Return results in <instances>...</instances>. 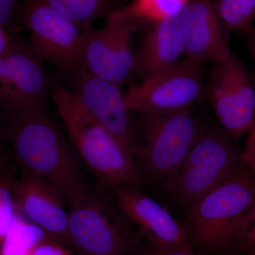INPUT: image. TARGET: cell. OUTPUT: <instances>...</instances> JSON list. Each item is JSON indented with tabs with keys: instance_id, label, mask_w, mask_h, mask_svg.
<instances>
[{
	"instance_id": "1",
	"label": "cell",
	"mask_w": 255,
	"mask_h": 255,
	"mask_svg": "<svg viewBox=\"0 0 255 255\" xmlns=\"http://www.w3.org/2000/svg\"><path fill=\"white\" fill-rule=\"evenodd\" d=\"M6 143L18 171L43 178L56 187L68 206L91 186L47 105L7 116Z\"/></svg>"
},
{
	"instance_id": "2",
	"label": "cell",
	"mask_w": 255,
	"mask_h": 255,
	"mask_svg": "<svg viewBox=\"0 0 255 255\" xmlns=\"http://www.w3.org/2000/svg\"><path fill=\"white\" fill-rule=\"evenodd\" d=\"M50 96L70 143L102 185L113 190L123 185L145 184L132 152L92 117L68 87L54 81Z\"/></svg>"
},
{
	"instance_id": "3",
	"label": "cell",
	"mask_w": 255,
	"mask_h": 255,
	"mask_svg": "<svg viewBox=\"0 0 255 255\" xmlns=\"http://www.w3.org/2000/svg\"><path fill=\"white\" fill-rule=\"evenodd\" d=\"M255 217V177L243 163L232 177L189 208V235L207 253L236 252Z\"/></svg>"
},
{
	"instance_id": "4",
	"label": "cell",
	"mask_w": 255,
	"mask_h": 255,
	"mask_svg": "<svg viewBox=\"0 0 255 255\" xmlns=\"http://www.w3.org/2000/svg\"><path fill=\"white\" fill-rule=\"evenodd\" d=\"M135 114L132 154L145 182H164L184 162L201 124L189 109Z\"/></svg>"
},
{
	"instance_id": "5",
	"label": "cell",
	"mask_w": 255,
	"mask_h": 255,
	"mask_svg": "<svg viewBox=\"0 0 255 255\" xmlns=\"http://www.w3.org/2000/svg\"><path fill=\"white\" fill-rule=\"evenodd\" d=\"M231 138L225 130L201 124L184 162L164 181L172 199L190 208L241 169L242 154Z\"/></svg>"
},
{
	"instance_id": "6",
	"label": "cell",
	"mask_w": 255,
	"mask_h": 255,
	"mask_svg": "<svg viewBox=\"0 0 255 255\" xmlns=\"http://www.w3.org/2000/svg\"><path fill=\"white\" fill-rule=\"evenodd\" d=\"M68 243L78 255H125L134 225L112 196L91 187L68 206Z\"/></svg>"
},
{
	"instance_id": "7",
	"label": "cell",
	"mask_w": 255,
	"mask_h": 255,
	"mask_svg": "<svg viewBox=\"0 0 255 255\" xmlns=\"http://www.w3.org/2000/svg\"><path fill=\"white\" fill-rule=\"evenodd\" d=\"M22 22L40 61L53 65L61 78L82 70L84 42L92 23L70 20L39 0H23Z\"/></svg>"
},
{
	"instance_id": "8",
	"label": "cell",
	"mask_w": 255,
	"mask_h": 255,
	"mask_svg": "<svg viewBox=\"0 0 255 255\" xmlns=\"http://www.w3.org/2000/svg\"><path fill=\"white\" fill-rule=\"evenodd\" d=\"M205 97L201 63L187 58L132 84L124 93L126 107L131 113L189 109Z\"/></svg>"
},
{
	"instance_id": "9",
	"label": "cell",
	"mask_w": 255,
	"mask_h": 255,
	"mask_svg": "<svg viewBox=\"0 0 255 255\" xmlns=\"http://www.w3.org/2000/svg\"><path fill=\"white\" fill-rule=\"evenodd\" d=\"M206 97L223 130L231 138L249 133L255 122V85L244 64L234 54L213 63Z\"/></svg>"
},
{
	"instance_id": "10",
	"label": "cell",
	"mask_w": 255,
	"mask_h": 255,
	"mask_svg": "<svg viewBox=\"0 0 255 255\" xmlns=\"http://www.w3.org/2000/svg\"><path fill=\"white\" fill-rule=\"evenodd\" d=\"M140 21L115 14L105 26L89 28L82 49V69L123 87L135 74L132 33Z\"/></svg>"
},
{
	"instance_id": "11",
	"label": "cell",
	"mask_w": 255,
	"mask_h": 255,
	"mask_svg": "<svg viewBox=\"0 0 255 255\" xmlns=\"http://www.w3.org/2000/svg\"><path fill=\"white\" fill-rule=\"evenodd\" d=\"M29 41H19L0 55V108L6 116L47 105L53 80Z\"/></svg>"
},
{
	"instance_id": "12",
	"label": "cell",
	"mask_w": 255,
	"mask_h": 255,
	"mask_svg": "<svg viewBox=\"0 0 255 255\" xmlns=\"http://www.w3.org/2000/svg\"><path fill=\"white\" fill-rule=\"evenodd\" d=\"M63 79L92 117L132 152L133 117L126 107L122 87L85 69Z\"/></svg>"
},
{
	"instance_id": "13",
	"label": "cell",
	"mask_w": 255,
	"mask_h": 255,
	"mask_svg": "<svg viewBox=\"0 0 255 255\" xmlns=\"http://www.w3.org/2000/svg\"><path fill=\"white\" fill-rule=\"evenodd\" d=\"M12 199L18 215L47 234L68 243L67 204L53 184L35 174L18 170L13 182Z\"/></svg>"
},
{
	"instance_id": "14",
	"label": "cell",
	"mask_w": 255,
	"mask_h": 255,
	"mask_svg": "<svg viewBox=\"0 0 255 255\" xmlns=\"http://www.w3.org/2000/svg\"><path fill=\"white\" fill-rule=\"evenodd\" d=\"M180 19L186 58L218 63L232 54L214 0H189Z\"/></svg>"
},
{
	"instance_id": "15",
	"label": "cell",
	"mask_w": 255,
	"mask_h": 255,
	"mask_svg": "<svg viewBox=\"0 0 255 255\" xmlns=\"http://www.w3.org/2000/svg\"><path fill=\"white\" fill-rule=\"evenodd\" d=\"M136 187L123 185L111 190L128 219L145 233L152 243L193 248L189 234L172 215Z\"/></svg>"
},
{
	"instance_id": "16",
	"label": "cell",
	"mask_w": 255,
	"mask_h": 255,
	"mask_svg": "<svg viewBox=\"0 0 255 255\" xmlns=\"http://www.w3.org/2000/svg\"><path fill=\"white\" fill-rule=\"evenodd\" d=\"M184 53L180 14L155 21L135 55V74L149 78L177 63Z\"/></svg>"
},
{
	"instance_id": "17",
	"label": "cell",
	"mask_w": 255,
	"mask_h": 255,
	"mask_svg": "<svg viewBox=\"0 0 255 255\" xmlns=\"http://www.w3.org/2000/svg\"><path fill=\"white\" fill-rule=\"evenodd\" d=\"M74 21L90 23L126 6L125 0H39Z\"/></svg>"
},
{
	"instance_id": "18",
	"label": "cell",
	"mask_w": 255,
	"mask_h": 255,
	"mask_svg": "<svg viewBox=\"0 0 255 255\" xmlns=\"http://www.w3.org/2000/svg\"><path fill=\"white\" fill-rule=\"evenodd\" d=\"M189 0H132L128 4L114 14L151 22L180 14Z\"/></svg>"
},
{
	"instance_id": "19",
	"label": "cell",
	"mask_w": 255,
	"mask_h": 255,
	"mask_svg": "<svg viewBox=\"0 0 255 255\" xmlns=\"http://www.w3.org/2000/svg\"><path fill=\"white\" fill-rule=\"evenodd\" d=\"M48 235L36 225L21 219L17 214L0 250V255H31L35 247Z\"/></svg>"
},
{
	"instance_id": "20",
	"label": "cell",
	"mask_w": 255,
	"mask_h": 255,
	"mask_svg": "<svg viewBox=\"0 0 255 255\" xmlns=\"http://www.w3.org/2000/svg\"><path fill=\"white\" fill-rule=\"evenodd\" d=\"M214 3L226 31H243L253 26L255 0H214Z\"/></svg>"
},
{
	"instance_id": "21",
	"label": "cell",
	"mask_w": 255,
	"mask_h": 255,
	"mask_svg": "<svg viewBox=\"0 0 255 255\" xmlns=\"http://www.w3.org/2000/svg\"><path fill=\"white\" fill-rule=\"evenodd\" d=\"M17 172L14 163L0 175V250L17 217L12 199L13 182Z\"/></svg>"
},
{
	"instance_id": "22",
	"label": "cell",
	"mask_w": 255,
	"mask_h": 255,
	"mask_svg": "<svg viewBox=\"0 0 255 255\" xmlns=\"http://www.w3.org/2000/svg\"><path fill=\"white\" fill-rule=\"evenodd\" d=\"M23 0H0V26L14 35L23 29Z\"/></svg>"
},
{
	"instance_id": "23",
	"label": "cell",
	"mask_w": 255,
	"mask_h": 255,
	"mask_svg": "<svg viewBox=\"0 0 255 255\" xmlns=\"http://www.w3.org/2000/svg\"><path fill=\"white\" fill-rule=\"evenodd\" d=\"M66 241L48 235L32 251L31 255H73Z\"/></svg>"
},
{
	"instance_id": "24",
	"label": "cell",
	"mask_w": 255,
	"mask_h": 255,
	"mask_svg": "<svg viewBox=\"0 0 255 255\" xmlns=\"http://www.w3.org/2000/svg\"><path fill=\"white\" fill-rule=\"evenodd\" d=\"M137 255H206L196 253L193 248L164 246L150 242Z\"/></svg>"
},
{
	"instance_id": "25",
	"label": "cell",
	"mask_w": 255,
	"mask_h": 255,
	"mask_svg": "<svg viewBox=\"0 0 255 255\" xmlns=\"http://www.w3.org/2000/svg\"><path fill=\"white\" fill-rule=\"evenodd\" d=\"M236 252L242 255H255V217Z\"/></svg>"
},
{
	"instance_id": "26",
	"label": "cell",
	"mask_w": 255,
	"mask_h": 255,
	"mask_svg": "<svg viewBox=\"0 0 255 255\" xmlns=\"http://www.w3.org/2000/svg\"><path fill=\"white\" fill-rule=\"evenodd\" d=\"M242 161L251 169L255 177V129L248 133L246 148L242 153Z\"/></svg>"
},
{
	"instance_id": "27",
	"label": "cell",
	"mask_w": 255,
	"mask_h": 255,
	"mask_svg": "<svg viewBox=\"0 0 255 255\" xmlns=\"http://www.w3.org/2000/svg\"><path fill=\"white\" fill-rule=\"evenodd\" d=\"M15 163L12 152L7 145H0V175Z\"/></svg>"
},
{
	"instance_id": "28",
	"label": "cell",
	"mask_w": 255,
	"mask_h": 255,
	"mask_svg": "<svg viewBox=\"0 0 255 255\" xmlns=\"http://www.w3.org/2000/svg\"><path fill=\"white\" fill-rule=\"evenodd\" d=\"M20 39L0 26V55L16 45Z\"/></svg>"
},
{
	"instance_id": "29",
	"label": "cell",
	"mask_w": 255,
	"mask_h": 255,
	"mask_svg": "<svg viewBox=\"0 0 255 255\" xmlns=\"http://www.w3.org/2000/svg\"><path fill=\"white\" fill-rule=\"evenodd\" d=\"M243 38L246 42L247 46L251 53L252 60H253V68H254V75L255 79V26H251V28L241 31Z\"/></svg>"
},
{
	"instance_id": "30",
	"label": "cell",
	"mask_w": 255,
	"mask_h": 255,
	"mask_svg": "<svg viewBox=\"0 0 255 255\" xmlns=\"http://www.w3.org/2000/svg\"><path fill=\"white\" fill-rule=\"evenodd\" d=\"M7 127V116L0 108V145H6V132Z\"/></svg>"
},
{
	"instance_id": "31",
	"label": "cell",
	"mask_w": 255,
	"mask_h": 255,
	"mask_svg": "<svg viewBox=\"0 0 255 255\" xmlns=\"http://www.w3.org/2000/svg\"><path fill=\"white\" fill-rule=\"evenodd\" d=\"M231 255H240V254H238V253H232V254H231Z\"/></svg>"
},
{
	"instance_id": "32",
	"label": "cell",
	"mask_w": 255,
	"mask_h": 255,
	"mask_svg": "<svg viewBox=\"0 0 255 255\" xmlns=\"http://www.w3.org/2000/svg\"><path fill=\"white\" fill-rule=\"evenodd\" d=\"M254 129H255V122L254 124V127H253V129H252V130H254Z\"/></svg>"
}]
</instances>
